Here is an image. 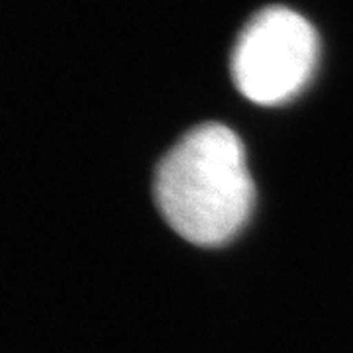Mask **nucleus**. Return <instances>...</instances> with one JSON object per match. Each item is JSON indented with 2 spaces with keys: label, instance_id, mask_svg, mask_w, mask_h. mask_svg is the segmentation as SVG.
I'll list each match as a JSON object with an SVG mask.
<instances>
[{
  "label": "nucleus",
  "instance_id": "1",
  "mask_svg": "<svg viewBox=\"0 0 353 353\" xmlns=\"http://www.w3.org/2000/svg\"><path fill=\"white\" fill-rule=\"evenodd\" d=\"M245 150L224 124H201L165 153L155 173V202L165 222L194 245H222L253 208Z\"/></svg>",
  "mask_w": 353,
  "mask_h": 353
},
{
  "label": "nucleus",
  "instance_id": "2",
  "mask_svg": "<svg viewBox=\"0 0 353 353\" xmlns=\"http://www.w3.org/2000/svg\"><path fill=\"white\" fill-rule=\"evenodd\" d=\"M318 51V34L304 16L285 6L263 8L234 46V85L255 104H283L310 83Z\"/></svg>",
  "mask_w": 353,
  "mask_h": 353
}]
</instances>
